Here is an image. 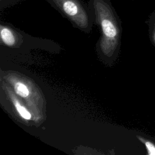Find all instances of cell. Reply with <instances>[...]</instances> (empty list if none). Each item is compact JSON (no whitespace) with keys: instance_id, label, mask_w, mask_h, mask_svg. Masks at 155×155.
I'll return each instance as SVG.
<instances>
[{"instance_id":"1","label":"cell","mask_w":155,"mask_h":155,"mask_svg":"<svg viewBox=\"0 0 155 155\" xmlns=\"http://www.w3.org/2000/svg\"><path fill=\"white\" fill-rule=\"evenodd\" d=\"M93 21L101 30L100 47L106 56H111L117 47L122 26L120 19L111 0H88Z\"/></svg>"},{"instance_id":"2","label":"cell","mask_w":155,"mask_h":155,"mask_svg":"<svg viewBox=\"0 0 155 155\" xmlns=\"http://www.w3.org/2000/svg\"><path fill=\"white\" fill-rule=\"evenodd\" d=\"M46 1L74 26L85 31L90 30L93 18L88 3L83 0Z\"/></svg>"},{"instance_id":"3","label":"cell","mask_w":155,"mask_h":155,"mask_svg":"<svg viewBox=\"0 0 155 155\" xmlns=\"http://www.w3.org/2000/svg\"><path fill=\"white\" fill-rule=\"evenodd\" d=\"M7 81L10 84L15 94L24 99L28 107L37 109L39 98L38 94H34V87L32 83L15 74H8L6 76Z\"/></svg>"},{"instance_id":"4","label":"cell","mask_w":155,"mask_h":155,"mask_svg":"<svg viewBox=\"0 0 155 155\" xmlns=\"http://www.w3.org/2000/svg\"><path fill=\"white\" fill-rule=\"evenodd\" d=\"M6 87V91L9 96L12 104L15 108V111L18 114V116L23 120H30L32 118V115L30 110L24 105V104L21 102L20 100L16 96L15 94L13 93V91L11 88H8V87L7 85H5Z\"/></svg>"},{"instance_id":"5","label":"cell","mask_w":155,"mask_h":155,"mask_svg":"<svg viewBox=\"0 0 155 155\" xmlns=\"http://www.w3.org/2000/svg\"><path fill=\"white\" fill-rule=\"evenodd\" d=\"M16 31L10 25L1 23L0 35L2 42L7 46H13L16 41Z\"/></svg>"},{"instance_id":"6","label":"cell","mask_w":155,"mask_h":155,"mask_svg":"<svg viewBox=\"0 0 155 155\" xmlns=\"http://www.w3.org/2000/svg\"><path fill=\"white\" fill-rule=\"evenodd\" d=\"M145 22L148 26V36L150 42L155 47V9L150 15Z\"/></svg>"},{"instance_id":"7","label":"cell","mask_w":155,"mask_h":155,"mask_svg":"<svg viewBox=\"0 0 155 155\" xmlns=\"http://www.w3.org/2000/svg\"><path fill=\"white\" fill-rule=\"evenodd\" d=\"M137 137L139 140L143 144L147 151V154L155 155V140L141 135H137Z\"/></svg>"},{"instance_id":"8","label":"cell","mask_w":155,"mask_h":155,"mask_svg":"<svg viewBox=\"0 0 155 155\" xmlns=\"http://www.w3.org/2000/svg\"><path fill=\"white\" fill-rule=\"evenodd\" d=\"M22 1L24 0H0V10L2 11L6 8L18 4Z\"/></svg>"}]
</instances>
